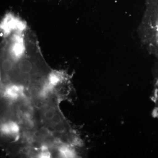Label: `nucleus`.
Instances as JSON below:
<instances>
[{
  "label": "nucleus",
  "instance_id": "nucleus-1",
  "mask_svg": "<svg viewBox=\"0 0 158 158\" xmlns=\"http://www.w3.org/2000/svg\"><path fill=\"white\" fill-rule=\"evenodd\" d=\"M23 92V86L17 85H12L6 88L5 92L6 97L11 100H15L22 96Z\"/></svg>",
  "mask_w": 158,
  "mask_h": 158
},
{
  "label": "nucleus",
  "instance_id": "nucleus-2",
  "mask_svg": "<svg viewBox=\"0 0 158 158\" xmlns=\"http://www.w3.org/2000/svg\"><path fill=\"white\" fill-rule=\"evenodd\" d=\"M60 155L63 158H73L74 152L71 148L67 146H63L59 149Z\"/></svg>",
  "mask_w": 158,
  "mask_h": 158
},
{
  "label": "nucleus",
  "instance_id": "nucleus-3",
  "mask_svg": "<svg viewBox=\"0 0 158 158\" xmlns=\"http://www.w3.org/2000/svg\"><path fill=\"white\" fill-rule=\"evenodd\" d=\"M9 126V135L17 136L19 132V127L16 123L10 122L8 123Z\"/></svg>",
  "mask_w": 158,
  "mask_h": 158
},
{
  "label": "nucleus",
  "instance_id": "nucleus-4",
  "mask_svg": "<svg viewBox=\"0 0 158 158\" xmlns=\"http://www.w3.org/2000/svg\"><path fill=\"white\" fill-rule=\"evenodd\" d=\"M41 150H42V152L40 153L38 156L39 158H49L51 157L50 153L48 151L47 148L45 146H43L42 147Z\"/></svg>",
  "mask_w": 158,
  "mask_h": 158
},
{
  "label": "nucleus",
  "instance_id": "nucleus-5",
  "mask_svg": "<svg viewBox=\"0 0 158 158\" xmlns=\"http://www.w3.org/2000/svg\"><path fill=\"white\" fill-rule=\"evenodd\" d=\"M53 123L55 124H58L61 122V117L59 114H56L54 115L52 119Z\"/></svg>",
  "mask_w": 158,
  "mask_h": 158
},
{
  "label": "nucleus",
  "instance_id": "nucleus-6",
  "mask_svg": "<svg viewBox=\"0 0 158 158\" xmlns=\"http://www.w3.org/2000/svg\"><path fill=\"white\" fill-rule=\"evenodd\" d=\"M54 115H55L54 112L51 110H48L47 111L45 112V114H44L45 118L47 119H49V120H52V118L53 117Z\"/></svg>",
  "mask_w": 158,
  "mask_h": 158
}]
</instances>
